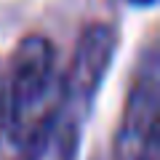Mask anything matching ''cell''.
Returning <instances> with one entry per match:
<instances>
[{"label": "cell", "instance_id": "obj_1", "mask_svg": "<svg viewBox=\"0 0 160 160\" xmlns=\"http://www.w3.org/2000/svg\"><path fill=\"white\" fill-rule=\"evenodd\" d=\"M64 75H59L56 46L46 35H27L16 46L3 86L6 131L22 147L62 104Z\"/></svg>", "mask_w": 160, "mask_h": 160}, {"label": "cell", "instance_id": "obj_2", "mask_svg": "<svg viewBox=\"0 0 160 160\" xmlns=\"http://www.w3.org/2000/svg\"><path fill=\"white\" fill-rule=\"evenodd\" d=\"M158 120H160V72L155 48H149L131 91H128L126 109H123L118 142H115L118 160H160Z\"/></svg>", "mask_w": 160, "mask_h": 160}, {"label": "cell", "instance_id": "obj_3", "mask_svg": "<svg viewBox=\"0 0 160 160\" xmlns=\"http://www.w3.org/2000/svg\"><path fill=\"white\" fill-rule=\"evenodd\" d=\"M115 29L109 24H91L80 35L69 72L64 75V102L86 109L96 96L115 53Z\"/></svg>", "mask_w": 160, "mask_h": 160}, {"label": "cell", "instance_id": "obj_4", "mask_svg": "<svg viewBox=\"0 0 160 160\" xmlns=\"http://www.w3.org/2000/svg\"><path fill=\"white\" fill-rule=\"evenodd\" d=\"M83 109L64 102L56 112L22 144L19 160H78Z\"/></svg>", "mask_w": 160, "mask_h": 160}, {"label": "cell", "instance_id": "obj_5", "mask_svg": "<svg viewBox=\"0 0 160 160\" xmlns=\"http://www.w3.org/2000/svg\"><path fill=\"white\" fill-rule=\"evenodd\" d=\"M6 131V104H3V83H0V136Z\"/></svg>", "mask_w": 160, "mask_h": 160}, {"label": "cell", "instance_id": "obj_6", "mask_svg": "<svg viewBox=\"0 0 160 160\" xmlns=\"http://www.w3.org/2000/svg\"><path fill=\"white\" fill-rule=\"evenodd\" d=\"M131 3H136V6H149V3H155V0H131Z\"/></svg>", "mask_w": 160, "mask_h": 160}]
</instances>
